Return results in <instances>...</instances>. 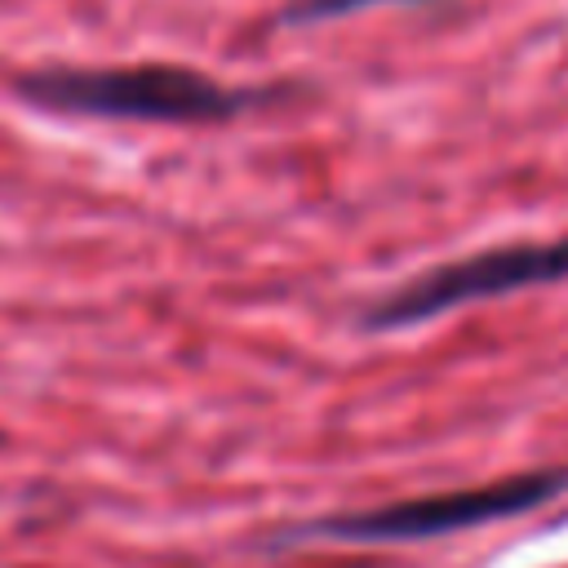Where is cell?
<instances>
[{"instance_id": "1", "label": "cell", "mask_w": 568, "mask_h": 568, "mask_svg": "<svg viewBox=\"0 0 568 568\" xmlns=\"http://www.w3.org/2000/svg\"><path fill=\"white\" fill-rule=\"evenodd\" d=\"M31 106L93 115V120H146V124H213L235 120L257 102L248 89H231L195 67L129 62V67H40L18 80Z\"/></svg>"}, {"instance_id": "2", "label": "cell", "mask_w": 568, "mask_h": 568, "mask_svg": "<svg viewBox=\"0 0 568 568\" xmlns=\"http://www.w3.org/2000/svg\"><path fill=\"white\" fill-rule=\"evenodd\" d=\"M568 280V235L555 240H519V244H497L457 262H444L435 271L413 275L395 293L368 306L364 324L368 328H408L422 320H435L457 306L510 297L537 284H559Z\"/></svg>"}, {"instance_id": "3", "label": "cell", "mask_w": 568, "mask_h": 568, "mask_svg": "<svg viewBox=\"0 0 568 568\" xmlns=\"http://www.w3.org/2000/svg\"><path fill=\"white\" fill-rule=\"evenodd\" d=\"M564 484H568L564 470H532V475H515V479H497V484H479V488H457V493H435V497H413V501H399V506L346 515V519L324 524V532L346 537V541L439 537V532L479 528V524H493V519L524 515V510L550 501Z\"/></svg>"}, {"instance_id": "4", "label": "cell", "mask_w": 568, "mask_h": 568, "mask_svg": "<svg viewBox=\"0 0 568 568\" xmlns=\"http://www.w3.org/2000/svg\"><path fill=\"white\" fill-rule=\"evenodd\" d=\"M377 4H408V0H302L288 9V22H324V18H346Z\"/></svg>"}]
</instances>
